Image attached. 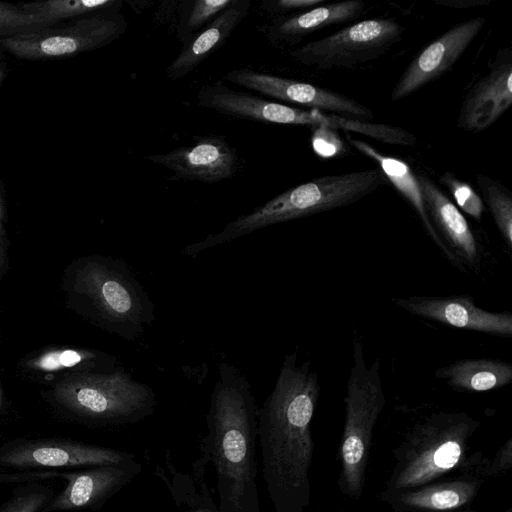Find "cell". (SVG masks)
Here are the masks:
<instances>
[{
    "instance_id": "obj_37",
    "label": "cell",
    "mask_w": 512,
    "mask_h": 512,
    "mask_svg": "<svg viewBox=\"0 0 512 512\" xmlns=\"http://www.w3.org/2000/svg\"><path fill=\"white\" fill-rule=\"evenodd\" d=\"M4 75H5V72H4V70L2 69V67L0 66V84H1V82H2V80H3V78H4Z\"/></svg>"
},
{
    "instance_id": "obj_19",
    "label": "cell",
    "mask_w": 512,
    "mask_h": 512,
    "mask_svg": "<svg viewBox=\"0 0 512 512\" xmlns=\"http://www.w3.org/2000/svg\"><path fill=\"white\" fill-rule=\"evenodd\" d=\"M364 9L365 5L360 0L334 2L288 16H278L261 30L275 45L293 44L318 30L354 20Z\"/></svg>"
},
{
    "instance_id": "obj_34",
    "label": "cell",
    "mask_w": 512,
    "mask_h": 512,
    "mask_svg": "<svg viewBox=\"0 0 512 512\" xmlns=\"http://www.w3.org/2000/svg\"><path fill=\"white\" fill-rule=\"evenodd\" d=\"M5 202L3 190L0 183V279L5 275L8 269L7 241L4 227Z\"/></svg>"
},
{
    "instance_id": "obj_5",
    "label": "cell",
    "mask_w": 512,
    "mask_h": 512,
    "mask_svg": "<svg viewBox=\"0 0 512 512\" xmlns=\"http://www.w3.org/2000/svg\"><path fill=\"white\" fill-rule=\"evenodd\" d=\"M73 291L84 314L127 341L141 337L155 321V306L127 263L91 256L79 261Z\"/></svg>"
},
{
    "instance_id": "obj_27",
    "label": "cell",
    "mask_w": 512,
    "mask_h": 512,
    "mask_svg": "<svg viewBox=\"0 0 512 512\" xmlns=\"http://www.w3.org/2000/svg\"><path fill=\"white\" fill-rule=\"evenodd\" d=\"M477 183L505 245L512 249V196L510 191L487 176L478 175Z\"/></svg>"
},
{
    "instance_id": "obj_9",
    "label": "cell",
    "mask_w": 512,
    "mask_h": 512,
    "mask_svg": "<svg viewBox=\"0 0 512 512\" xmlns=\"http://www.w3.org/2000/svg\"><path fill=\"white\" fill-rule=\"evenodd\" d=\"M405 28L393 19H367L306 43L291 57L318 69L352 68L372 61L398 43Z\"/></svg>"
},
{
    "instance_id": "obj_11",
    "label": "cell",
    "mask_w": 512,
    "mask_h": 512,
    "mask_svg": "<svg viewBox=\"0 0 512 512\" xmlns=\"http://www.w3.org/2000/svg\"><path fill=\"white\" fill-rule=\"evenodd\" d=\"M485 24L475 17L461 22L426 46L406 67L390 98L401 100L445 74L459 60Z\"/></svg>"
},
{
    "instance_id": "obj_22",
    "label": "cell",
    "mask_w": 512,
    "mask_h": 512,
    "mask_svg": "<svg viewBox=\"0 0 512 512\" xmlns=\"http://www.w3.org/2000/svg\"><path fill=\"white\" fill-rule=\"evenodd\" d=\"M119 465L64 474L66 488L50 503L48 511L90 506L122 486L130 473Z\"/></svg>"
},
{
    "instance_id": "obj_2",
    "label": "cell",
    "mask_w": 512,
    "mask_h": 512,
    "mask_svg": "<svg viewBox=\"0 0 512 512\" xmlns=\"http://www.w3.org/2000/svg\"><path fill=\"white\" fill-rule=\"evenodd\" d=\"M206 419L220 512H260L255 462L258 409L249 380L231 363L218 365Z\"/></svg>"
},
{
    "instance_id": "obj_1",
    "label": "cell",
    "mask_w": 512,
    "mask_h": 512,
    "mask_svg": "<svg viewBox=\"0 0 512 512\" xmlns=\"http://www.w3.org/2000/svg\"><path fill=\"white\" fill-rule=\"evenodd\" d=\"M285 355L275 386L258 410L263 479L276 512H306L314 442L311 423L320 395L310 361Z\"/></svg>"
},
{
    "instance_id": "obj_32",
    "label": "cell",
    "mask_w": 512,
    "mask_h": 512,
    "mask_svg": "<svg viewBox=\"0 0 512 512\" xmlns=\"http://www.w3.org/2000/svg\"><path fill=\"white\" fill-rule=\"evenodd\" d=\"M47 495L42 492H31L11 500L3 512H38L44 507Z\"/></svg>"
},
{
    "instance_id": "obj_31",
    "label": "cell",
    "mask_w": 512,
    "mask_h": 512,
    "mask_svg": "<svg viewBox=\"0 0 512 512\" xmlns=\"http://www.w3.org/2000/svg\"><path fill=\"white\" fill-rule=\"evenodd\" d=\"M512 467V439L509 438L496 452L493 458L484 457L482 473L487 479L504 474Z\"/></svg>"
},
{
    "instance_id": "obj_6",
    "label": "cell",
    "mask_w": 512,
    "mask_h": 512,
    "mask_svg": "<svg viewBox=\"0 0 512 512\" xmlns=\"http://www.w3.org/2000/svg\"><path fill=\"white\" fill-rule=\"evenodd\" d=\"M353 363L350 369L345 403V422L340 444L338 487L344 496H362L368 466L373 429L385 406L380 378V363L375 359L367 367L363 345L353 340Z\"/></svg>"
},
{
    "instance_id": "obj_13",
    "label": "cell",
    "mask_w": 512,
    "mask_h": 512,
    "mask_svg": "<svg viewBox=\"0 0 512 512\" xmlns=\"http://www.w3.org/2000/svg\"><path fill=\"white\" fill-rule=\"evenodd\" d=\"M147 158L172 171L173 179L205 183L233 177L239 164L235 150L223 138L216 136L200 138L191 145Z\"/></svg>"
},
{
    "instance_id": "obj_17",
    "label": "cell",
    "mask_w": 512,
    "mask_h": 512,
    "mask_svg": "<svg viewBox=\"0 0 512 512\" xmlns=\"http://www.w3.org/2000/svg\"><path fill=\"white\" fill-rule=\"evenodd\" d=\"M416 177L429 218L446 246L463 265L478 268L479 247L464 215L429 177Z\"/></svg>"
},
{
    "instance_id": "obj_38",
    "label": "cell",
    "mask_w": 512,
    "mask_h": 512,
    "mask_svg": "<svg viewBox=\"0 0 512 512\" xmlns=\"http://www.w3.org/2000/svg\"><path fill=\"white\" fill-rule=\"evenodd\" d=\"M460 512H479V511L466 509V510H463V511H460ZM505 512H512V509H508V510H506Z\"/></svg>"
},
{
    "instance_id": "obj_33",
    "label": "cell",
    "mask_w": 512,
    "mask_h": 512,
    "mask_svg": "<svg viewBox=\"0 0 512 512\" xmlns=\"http://www.w3.org/2000/svg\"><path fill=\"white\" fill-rule=\"evenodd\" d=\"M325 0H268L263 1L262 9L271 13L281 14L289 11L304 10L320 6Z\"/></svg>"
},
{
    "instance_id": "obj_29",
    "label": "cell",
    "mask_w": 512,
    "mask_h": 512,
    "mask_svg": "<svg viewBox=\"0 0 512 512\" xmlns=\"http://www.w3.org/2000/svg\"><path fill=\"white\" fill-rule=\"evenodd\" d=\"M440 182L449 189L463 212L477 221L481 220L485 208L483 200L467 182L458 179L451 172L443 173Z\"/></svg>"
},
{
    "instance_id": "obj_7",
    "label": "cell",
    "mask_w": 512,
    "mask_h": 512,
    "mask_svg": "<svg viewBox=\"0 0 512 512\" xmlns=\"http://www.w3.org/2000/svg\"><path fill=\"white\" fill-rule=\"evenodd\" d=\"M53 392L58 403L92 420L131 422L150 414L156 405L154 390L119 367L108 373H73Z\"/></svg>"
},
{
    "instance_id": "obj_36",
    "label": "cell",
    "mask_w": 512,
    "mask_h": 512,
    "mask_svg": "<svg viewBox=\"0 0 512 512\" xmlns=\"http://www.w3.org/2000/svg\"><path fill=\"white\" fill-rule=\"evenodd\" d=\"M2 408H3V393H2V388L0 385V411L2 410Z\"/></svg>"
},
{
    "instance_id": "obj_39",
    "label": "cell",
    "mask_w": 512,
    "mask_h": 512,
    "mask_svg": "<svg viewBox=\"0 0 512 512\" xmlns=\"http://www.w3.org/2000/svg\"><path fill=\"white\" fill-rule=\"evenodd\" d=\"M192 512H210L208 510H196V511H192Z\"/></svg>"
},
{
    "instance_id": "obj_25",
    "label": "cell",
    "mask_w": 512,
    "mask_h": 512,
    "mask_svg": "<svg viewBox=\"0 0 512 512\" xmlns=\"http://www.w3.org/2000/svg\"><path fill=\"white\" fill-rule=\"evenodd\" d=\"M121 3L118 0H47L22 3L20 7L26 12L40 15L54 25L61 20L103 12Z\"/></svg>"
},
{
    "instance_id": "obj_20",
    "label": "cell",
    "mask_w": 512,
    "mask_h": 512,
    "mask_svg": "<svg viewBox=\"0 0 512 512\" xmlns=\"http://www.w3.org/2000/svg\"><path fill=\"white\" fill-rule=\"evenodd\" d=\"M249 7L250 1L237 0L231 7L183 44L180 53L166 69L167 77L175 81L196 69L227 41L228 37L247 15Z\"/></svg>"
},
{
    "instance_id": "obj_4",
    "label": "cell",
    "mask_w": 512,
    "mask_h": 512,
    "mask_svg": "<svg viewBox=\"0 0 512 512\" xmlns=\"http://www.w3.org/2000/svg\"><path fill=\"white\" fill-rule=\"evenodd\" d=\"M388 180L380 169L328 175L284 191L225 225L218 233L189 244L182 250L195 257L203 251L230 242L264 227L347 206L359 201Z\"/></svg>"
},
{
    "instance_id": "obj_30",
    "label": "cell",
    "mask_w": 512,
    "mask_h": 512,
    "mask_svg": "<svg viewBox=\"0 0 512 512\" xmlns=\"http://www.w3.org/2000/svg\"><path fill=\"white\" fill-rule=\"evenodd\" d=\"M311 141L315 153L323 158L335 157L344 151V143L336 130L325 126L313 128Z\"/></svg>"
},
{
    "instance_id": "obj_26",
    "label": "cell",
    "mask_w": 512,
    "mask_h": 512,
    "mask_svg": "<svg viewBox=\"0 0 512 512\" xmlns=\"http://www.w3.org/2000/svg\"><path fill=\"white\" fill-rule=\"evenodd\" d=\"M237 0H194L182 3L177 37L182 44L231 7Z\"/></svg>"
},
{
    "instance_id": "obj_18",
    "label": "cell",
    "mask_w": 512,
    "mask_h": 512,
    "mask_svg": "<svg viewBox=\"0 0 512 512\" xmlns=\"http://www.w3.org/2000/svg\"><path fill=\"white\" fill-rule=\"evenodd\" d=\"M200 107L220 114L276 124L301 125L303 109L232 90L221 82L206 85L197 94Z\"/></svg>"
},
{
    "instance_id": "obj_16",
    "label": "cell",
    "mask_w": 512,
    "mask_h": 512,
    "mask_svg": "<svg viewBox=\"0 0 512 512\" xmlns=\"http://www.w3.org/2000/svg\"><path fill=\"white\" fill-rule=\"evenodd\" d=\"M131 455L105 447L64 441H40L16 446L0 455L10 467H71L123 465Z\"/></svg>"
},
{
    "instance_id": "obj_15",
    "label": "cell",
    "mask_w": 512,
    "mask_h": 512,
    "mask_svg": "<svg viewBox=\"0 0 512 512\" xmlns=\"http://www.w3.org/2000/svg\"><path fill=\"white\" fill-rule=\"evenodd\" d=\"M485 481L476 473L459 474L378 498L396 512H460L469 509Z\"/></svg>"
},
{
    "instance_id": "obj_21",
    "label": "cell",
    "mask_w": 512,
    "mask_h": 512,
    "mask_svg": "<svg viewBox=\"0 0 512 512\" xmlns=\"http://www.w3.org/2000/svg\"><path fill=\"white\" fill-rule=\"evenodd\" d=\"M348 140L358 151L371 158L379 165L380 170L384 173L387 180L394 185L398 192L413 207L426 232L447 260L455 268L465 271V266L450 251L433 226L425 207L422 191L416 174L412 171L410 166L403 160L380 153L378 150L362 140H357L351 137H348Z\"/></svg>"
},
{
    "instance_id": "obj_8",
    "label": "cell",
    "mask_w": 512,
    "mask_h": 512,
    "mask_svg": "<svg viewBox=\"0 0 512 512\" xmlns=\"http://www.w3.org/2000/svg\"><path fill=\"white\" fill-rule=\"evenodd\" d=\"M121 4L69 23L0 39V46L17 58L41 60L77 55L108 45L127 28Z\"/></svg>"
},
{
    "instance_id": "obj_28",
    "label": "cell",
    "mask_w": 512,
    "mask_h": 512,
    "mask_svg": "<svg viewBox=\"0 0 512 512\" xmlns=\"http://www.w3.org/2000/svg\"><path fill=\"white\" fill-rule=\"evenodd\" d=\"M52 26L51 22L38 14L26 12L20 6L0 2V39Z\"/></svg>"
},
{
    "instance_id": "obj_14",
    "label": "cell",
    "mask_w": 512,
    "mask_h": 512,
    "mask_svg": "<svg viewBox=\"0 0 512 512\" xmlns=\"http://www.w3.org/2000/svg\"><path fill=\"white\" fill-rule=\"evenodd\" d=\"M512 104V56L502 51L483 76L466 95L457 120V127L481 132L493 125Z\"/></svg>"
},
{
    "instance_id": "obj_12",
    "label": "cell",
    "mask_w": 512,
    "mask_h": 512,
    "mask_svg": "<svg viewBox=\"0 0 512 512\" xmlns=\"http://www.w3.org/2000/svg\"><path fill=\"white\" fill-rule=\"evenodd\" d=\"M393 302L415 316L447 326L501 337L512 336V314L510 312L486 311L478 307L469 295L411 296L394 298Z\"/></svg>"
},
{
    "instance_id": "obj_24",
    "label": "cell",
    "mask_w": 512,
    "mask_h": 512,
    "mask_svg": "<svg viewBox=\"0 0 512 512\" xmlns=\"http://www.w3.org/2000/svg\"><path fill=\"white\" fill-rule=\"evenodd\" d=\"M117 357L89 349H50L27 360L26 366L37 372L61 370L108 373L117 368Z\"/></svg>"
},
{
    "instance_id": "obj_10",
    "label": "cell",
    "mask_w": 512,
    "mask_h": 512,
    "mask_svg": "<svg viewBox=\"0 0 512 512\" xmlns=\"http://www.w3.org/2000/svg\"><path fill=\"white\" fill-rule=\"evenodd\" d=\"M224 79L270 98L298 104L347 118L370 119L373 112L363 104L321 87L249 69L227 72Z\"/></svg>"
},
{
    "instance_id": "obj_23",
    "label": "cell",
    "mask_w": 512,
    "mask_h": 512,
    "mask_svg": "<svg viewBox=\"0 0 512 512\" xmlns=\"http://www.w3.org/2000/svg\"><path fill=\"white\" fill-rule=\"evenodd\" d=\"M435 377L457 391L487 392L512 381V365L492 358L461 359L438 368Z\"/></svg>"
},
{
    "instance_id": "obj_35",
    "label": "cell",
    "mask_w": 512,
    "mask_h": 512,
    "mask_svg": "<svg viewBox=\"0 0 512 512\" xmlns=\"http://www.w3.org/2000/svg\"><path fill=\"white\" fill-rule=\"evenodd\" d=\"M436 3L438 4H442V5H445V6H451V7H456V8H467V7H471V6H477V5H481V4H485L487 3V1H484V0H465L464 2H459L458 0L455 1H436Z\"/></svg>"
},
{
    "instance_id": "obj_3",
    "label": "cell",
    "mask_w": 512,
    "mask_h": 512,
    "mask_svg": "<svg viewBox=\"0 0 512 512\" xmlns=\"http://www.w3.org/2000/svg\"><path fill=\"white\" fill-rule=\"evenodd\" d=\"M479 427L480 421L465 412L441 411L424 417L394 449L395 466L380 493L418 488L454 472L484 477L482 454L468 455L469 441Z\"/></svg>"
}]
</instances>
